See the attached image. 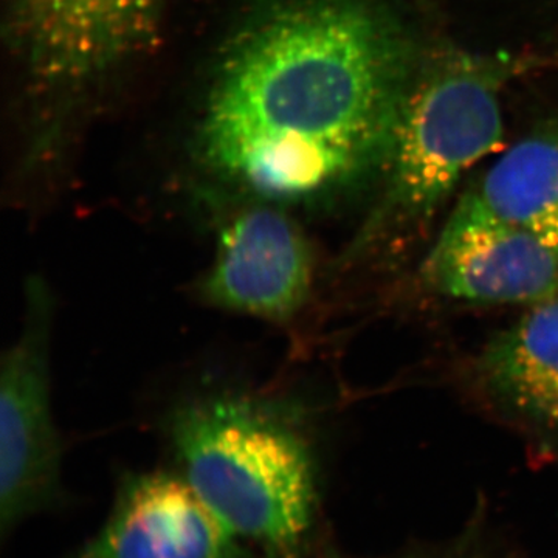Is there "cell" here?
Masks as SVG:
<instances>
[{"instance_id": "cell-1", "label": "cell", "mask_w": 558, "mask_h": 558, "mask_svg": "<svg viewBox=\"0 0 558 558\" xmlns=\"http://www.w3.org/2000/svg\"><path fill=\"white\" fill-rule=\"evenodd\" d=\"M421 58L385 0H267L220 51L196 159L252 202L319 199L385 165Z\"/></svg>"}, {"instance_id": "cell-2", "label": "cell", "mask_w": 558, "mask_h": 558, "mask_svg": "<svg viewBox=\"0 0 558 558\" xmlns=\"http://www.w3.org/2000/svg\"><path fill=\"white\" fill-rule=\"evenodd\" d=\"M508 54L442 50L422 57L385 160V193L355 255L395 252L427 229L459 180L502 143Z\"/></svg>"}, {"instance_id": "cell-3", "label": "cell", "mask_w": 558, "mask_h": 558, "mask_svg": "<svg viewBox=\"0 0 558 558\" xmlns=\"http://www.w3.org/2000/svg\"><path fill=\"white\" fill-rule=\"evenodd\" d=\"M180 478L238 539L274 556L299 548L317 501L306 439L281 414L245 398L189 403L171 422Z\"/></svg>"}, {"instance_id": "cell-4", "label": "cell", "mask_w": 558, "mask_h": 558, "mask_svg": "<svg viewBox=\"0 0 558 558\" xmlns=\"http://www.w3.org/2000/svg\"><path fill=\"white\" fill-rule=\"evenodd\" d=\"M165 2L10 0V36L25 83L40 100H81L149 50Z\"/></svg>"}, {"instance_id": "cell-5", "label": "cell", "mask_w": 558, "mask_h": 558, "mask_svg": "<svg viewBox=\"0 0 558 558\" xmlns=\"http://www.w3.org/2000/svg\"><path fill=\"white\" fill-rule=\"evenodd\" d=\"M53 296L43 278L25 286L20 337L0 371V523L2 534L58 497L61 436L51 409Z\"/></svg>"}, {"instance_id": "cell-6", "label": "cell", "mask_w": 558, "mask_h": 558, "mask_svg": "<svg viewBox=\"0 0 558 558\" xmlns=\"http://www.w3.org/2000/svg\"><path fill=\"white\" fill-rule=\"evenodd\" d=\"M314 250L286 209L252 202L220 227L197 296L213 310L288 326L314 286Z\"/></svg>"}, {"instance_id": "cell-7", "label": "cell", "mask_w": 558, "mask_h": 558, "mask_svg": "<svg viewBox=\"0 0 558 558\" xmlns=\"http://www.w3.org/2000/svg\"><path fill=\"white\" fill-rule=\"evenodd\" d=\"M425 288L478 304L558 299V250L459 199L421 267Z\"/></svg>"}, {"instance_id": "cell-8", "label": "cell", "mask_w": 558, "mask_h": 558, "mask_svg": "<svg viewBox=\"0 0 558 558\" xmlns=\"http://www.w3.org/2000/svg\"><path fill=\"white\" fill-rule=\"evenodd\" d=\"M236 542L180 475L143 473L80 558H241Z\"/></svg>"}, {"instance_id": "cell-9", "label": "cell", "mask_w": 558, "mask_h": 558, "mask_svg": "<svg viewBox=\"0 0 558 558\" xmlns=\"http://www.w3.org/2000/svg\"><path fill=\"white\" fill-rule=\"evenodd\" d=\"M476 376L499 407L558 440V299L526 307L488 341Z\"/></svg>"}, {"instance_id": "cell-10", "label": "cell", "mask_w": 558, "mask_h": 558, "mask_svg": "<svg viewBox=\"0 0 558 558\" xmlns=\"http://www.w3.org/2000/svg\"><path fill=\"white\" fill-rule=\"evenodd\" d=\"M461 201L558 250V124L510 146Z\"/></svg>"}]
</instances>
